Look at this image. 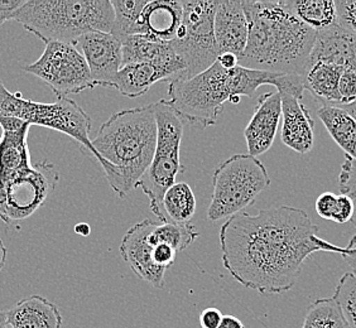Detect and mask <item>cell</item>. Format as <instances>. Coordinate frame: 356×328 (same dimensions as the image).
<instances>
[{
    "instance_id": "cell-32",
    "label": "cell",
    "mask_w": 356,
    "mask_h": 328,
    "mask_svg": "<svg viewBox=\"0 0 356 328\" xmlns=\"http://www.w3.org/2000/svg\"><path fill=\"white\" fill-rule=\"evenodd\" d=\"M336 8L339 24L356 35V0H337Z\"/></svg>"
},
{
    "instance_id": "cell-1",
    "label": "cell",
    "mask_w": 356,
    "mask_h": 328,
    "mask_svg": "<svg viewBox=\"0 0 356 328\" xmlns=\"http://www.w3.org/2000/svg\"><path fill=\"white\" fill-rule=\"evenodd\" d=\"M317 233L318 226L301 208L280 206L257 215L240 212L221 226L222 264L243 287L261 294L284 293L295 286L309 255L345 253V247Z\"/></svg>"
},
{
    "instance_id": "cell-45",
    "label": "cell",
    "mask_w": 356,
    "mask_h": 328,
    "mask_svg": "<svg viewBox=\"0 0 356 328\" xmlns=\"http://www.w3.org/2000/svg\"><path fill=\"white\" fill-rule=\"evenodd\" d=\"M354 201H355V212H354V216H353V220H351V222H353V224H354V225L356 226V199H354Z\"/></svg>"
},
{
    "instance_id": "cell-36",
    "label": "cell",
    "mask_w": 356,
    "mask_h": 328,
    "mask_svg": "<svg viewBox=\"0 0 356 328\" xmlns=\"http://www.w3.org/2000/svg\"><path fill=\"white\" fill-rule=\"evenodd\" d=\"M222 313L218 308H206L199 317L200 326L202 328H219Z\"/></svg>"
},
{
    "instance_id": "cell-20",
    "label": "cell",
    "mask_w": 356,
    "mask_h": 328,
    "mask_svg": "<svg viewBox=\"0 0 356 328\" xmlns=\"http://www.w3.org/2000/svg\"><path fill=\"white\" fill-rule=\"evenodd\" d=\"M182 1L148 0L140 14V35L171 43L182 23Z\"/></svg>"
},
{
    "instance_id": "cell-18",
    "label": "cell",
    "mask_w": 356,
    "mask_h": 328,
    "mask_svg": "<svg viewBox=\"0 0 356 328\" xmlns=\"http://www.w3.org/2000/svg\"><path fill=\"white\" fill-rule=\"evenodd\" d=\"M282 99V142L289 149L307 154L315 143V122L301 97L283 92Z\"/></svg>"
},
{
    "instance_id": "cell-43",
    "label": "cell",
    "mask_w": 356,
    "mask_h": 328,
    "mask_svg": "<svg viewBox=\"0 0 356 328\" xmlns=\"http://www.w3.org/2000/svg\"><path fill=\"white\" fill-rule=\"evenodd\" d=\"M339 108L345 110V111L349 114L350 117H353L356 122V101L348 104V105H341V106H339Z\"/></svg>"
},
{
    "instance_id": "cell-24",
    "label": "cell",
    "mask_w": 356,
    "mask_h": 328,
    "mask_svg": "<svg viewBox=\"0 0 356 328\" xmlns=\"http://www.w3.org/2000/svg\"><path fill=\"white\" fill-rule=\"evenodd\" d=\"M291 12L316 32L339 23V14L334 0H286Z\"/></svg>"
},
{
    "instance_id": "cell-6",
    "label": "cell",
    "mask_w": 356,
    "mask_h": 328,
    "mask_svg": "<svg viewBox=\"0 0 356 328\" xmlns=\"http://www.w3.org/2000/svg\"><path fill=\"white\" fill-rule=\"evenodd\" d=\"M270 186L267 168L250 154H235L220 164L213 176V195L207 220L230 219L254 205L257 197Z\"/></svg>"
},
{
    "instance_id": "cell-17",
    "label": "cell",
    "mask_w": 356,
    "mask_h": 328,
    "mask_svg": "<svg viewBox=\"0 0 356 328\" xmlns=\"http://www.w3.org/2000/svg\"><path fill=\"white\" fill-rule=\"evenodd\" d=\"M213 33L218 55L233 54L238 58L243 56L249 38V24L241 1L218 3Z\"/></svg>"
},
{
    "instance_id": "cell-7",
    "label": "cell",
    "mask_w": 356,
    "mask_h": 328,
    "mask_svg": "<svg viewBox=\"0 0 356 328\" xmlns=\"http://www.w3.org/2000/svg\"><path fill=\"white\" fill-rule=\"evenodd\" d=\"M157 120V144L152 163L139 179V187L149 199L152 212L158 221L165 224L167 220L162 208V201L167 190L177 181L178 173L185 168L181 167L179 154L184 137V125L167 100L154 104Z\"/></svg>"
},
{
    "instance_id": "cell-8",
    "label": "cell",
    "mask_w": 356,
    "mask_h": 328,
    "mask_svg": "<svg viewBox=\"0 0 356 328\" xmlns=\"http://www.w3.org/2000/svg\"><path fill=\"white\" fill-rule=\"evenodd\" d=\"M17 117L24 123L63 133L75 139L85 151L92 156L90 131L91 117L79 104L69 97H57L55 103L44 104L28 100L21 92H12L0 80V119Z\"/></svg>"
},
{
    "instance_id": "cell-25",
    "label": "cell",
    "mask_w": 356,
    "mask_h": 328,
    "mask_svg": "<svg viewBox=\"0 0 356 328\" xmlns=\"http://www.w3.org/2000/svg\"><path fill=\"white\" fill-rule=\"evenodd\" d=\"M162 208L167 222L188 225L196 212V197L190 185L176 182L163 196Z\"/></svg>"
},
{
    "instance_id": "cell-3",
    "label": "cell",
    "mask_w": 356,
    "mask_h": 328,
    "mask_svg": "<svg viewBox=\"0 0 356 328\" xmlns=\"http://www.w3.org/2000/svg\"><path fill=\"white\" fill-rule=\"evenodd\" d=\"M241 4L247 14L249 38L240 66L303 75L317 32L291 12L286 0H245Z\"/></svg>"
},
{
    "instance_id": "cell-34",
    "label": "cell",
    "mask_w": 356,
    "mask_h": 328,
    "mask_svg": "<svg viewBox=\"0 0 356 328\" xmlns=\"http://www.w3.org/2000/svg\"><path fill=\"white\" fill-rule=\"evenodd\" d=\"M178 252L167 244H157L153 249L152 258L157 267L162 269L171 268L177 259Z\"/></svg>"
},
{
    "instance_id": "cell-15",
    "label": "cell",
    "mask_w": 356,
    "mask_h": 328,
    "mask_svg": "<svg viewBox=\"0 0 356 328\" xmlns=\"http://www.w3.org/2000/svg\"><path fill=\"white\" fill-rule=\"evenodd\" d=\"M281 117V94L275 90L259 96L253 117L244 130L248 154L259 157L272 148Z\"/></svg>"
},
{
    "instance_id": "cell-42",
    "label": "cell",
    "mask_w": 356,
    "mask_h": 328,
    "mask_svg": "<svg viewBox=\"0 0 356 328\" xmlns=\"http://www.w3.org/2000/svg\"><path fill=\"white\" fill-rule=\"evenodd\" d=\"M7 247L4 245L3 240L0 239V272L3 270V268L6 265V261H7Z\"/></svg>"
},
{
    "instance_id": "cell-10",
    "label": "cell",
    "mask_w": 356,
    "mask_h": 328,
    "mask_svg": "<svg viewBox=\"0 0 356 328\" xmlns=\"http://www.w3.org/2000/svg\"><path fill=\"white\" fill-rule=\"evenodd\" d=\"M23 71L41 79L57 97H67L70 94L95 88L81 51L69 43H44L41 57L24 66Z\"/></svg>"
},
{
    "instance_id": "cell-23",
    "label": "cell",
    "mask_w": 356,
    "mask_h": 328,
    "mask_svg": "<svg viewBox=\"0 0 356 328\" xmlns=\"http://www.w3.org/2000/svg\"><path fill=\"white\" fill-rule=\"evenodd\" d=\"M325 128L345 156L356 161V122L345 110L332 105H321L317 110Z\"/></svg>"
},
{
    "instance_id": "cell-28",
    "label": "cell",
    "mask_w": 356,
    "mask_h": 328,
    "mask_svg": "<svg viewBox=\"0 0 356 328\" xmlns=\"http://www.w3.org/2000/svg\"><path fill=\"white\" fill-rule=\"evenodd\" d=\"M199 230L193 225H177L172 222H156L149 233V243L152 245L167 244L172 246L178 253L191 246L199 238Z\"/></svg>"
},
{
    "instance_id": "cell-33",
    "label": "cell",
    "mask_w": 356,
    "mask_h": 328,
    "mask_svg": "<svg viewBox=\"0 0 356 328\" xmlns=\"http://www.w3.org/2000/svg\"><path fill=\"white\" fill-rule=\"evenodd\" d=\"M355 212V201L348 195H337V206L332 220L336 224H346L353 220Z\"/></svg>"
},
{
    "instance_id": "cell-41",
    "label": "cell",
    "mask_w": 356,
    "mask_h": 328,
    "mask_svg": "<svg viewBox=\"0 0 356 328\" xmlns=\"http://www.w3.org/2000/svg\"><path fill=\"white\" fill-rule=\"evenodd\" d=\"M75 233L81 236H89L91 233V227L86 222H80L75 226Z\"/></svg>"
},
{
    "instance_id": "cell-14",
    "label": "cell",
    "mask_w": 356,
    "mask_h": 328,
    "mask_svg": "<svg viewBox=\"0 0 356 328\" xmlns=\"http://www.w3.org/2000/svg\"><path fill=\"white\" fill-rule=\"evenodd\" d=\"M156 221L149 219L138 222L124 235L120 254L134 274L152 287L161 289L165 286V269L157 267L152 254L154 246L149 243V233Z\"/></svg>"
},
{
    "instance_id": "cell-2",
    "label": "cell",
    "mask_w": 356,
    "mask_h": 328,
    "mask_svg": "<svg viewBox=\"0 0 356 328\" xmlns=\"http://www.w3.org/2000/svg\"><path fill=\"white\" fill-rule=\"evenodd\" d=\"M263 85H272L280 94L303 97L302 76L257 71L240 65L225 69L216 61L192 79L170 82L168 104L184 123L206 129L216 124L225 103L239 104L241 96L253 97Z\"/></svg>"
},
{
    "instance_id": "cell-27",
    "label": "cell",
    "mask_w": 356,
    "mask_h": 328,
    "mask_svg": "<svg viewBox=\"0 0 356 328\" xmlns=\"http://www.w3.org/2000/svg\"><path fill=\"white\" fill-rule=\"evenodd\" d=\"M148 0H111L114 26L111 35L119 40L140 35V14Z\"/></svg>"
},
{
    "instance_id": "cell-39",
    "label": "cell",
    "mask_w": 356,
    "mask_h": 328,
    "mask_svg": "<svg viewBox=\"0 0 356 328\" xmlns=\"http://www.w3.org/2000/svg\"><path fill=\"white\" fill-rule=\"evenodd\" d=\"M220 66L222 69H233L239 66V58L233 54H222V55L218 56V60Z\"/></svg>"
},
{
    "instance_id": "cell-40",
    "label": "cell",
    "mask_w": 356,
    "mask_h": 328,
    "mask_svg": "<svg viewBox=\"0 0 356 328\" xmlns=\"http://www.w3.org/2000/svg\"><path fill=\"white\" fill-rule=\"evenodd\" d=\"M219 328H244V323L235 315H222Z\"/></svg>"
},
{
    "instance_id": "cell-22",
    "label": "cell",
    "mask_w": 356,
    "mask_h": 328,
    "mask_svg": "<svg viewBox=\"0 0 356 328\" xmlns=\"http://www.w3.org/2000/svg\"><path fill=\"white\" fill-rule=\"evenodd\" d=\"M343 69L331 62L309 60L302 75L305 90H309L316 101L322 105H340L339 82Z\"/></svg>"
},
{
    "instance_id": "cell-12",
    "label": "cell",
    "mask_w": 356,
    "mask_h": 328,
    "mask_svg": "<svg viewBox=\"0 0 356 328\" xmlns=\"http://www.w3.org/2000/svg\"><path fill=\"white\" fill-rule=\"evenodd\" d=\"M185 75V62L173 54L159 61L125 65L118 72L111 88L129 99H137L157 82L184 80Z\"/></svg>"
},
{
    "instance_id": "cell-9",
    "label": "cell",
    "mask_w": 356,
    "mask_h": 328,
    "mask_svg": "<svg viewBox=\"0 0 356 328\" xmlns=\"http://www.w3.org/2000/svg\"><path fill=\"white\" fill-rule=\"evenodd\" d=\"M218 3L204 0L182 1V23L171 44L175 54L185 62L184 80L202 74L218 60L219 55L213 33Z\"/></svg>"
},
{
    "instance_id": "cell-16",
    "label": "cell",
    "mask_w": 356,
    "mask_h": 328,
    "mask_svg": "<svg viewBox=\"0 0 356 328\" xmlns=\"http://www.w3.org/2000/svg\"><path fill=\"white\" fill-rule=\"evenodd\" d=\"M0 186L14 174L31 168L33 164L28 149V133L31 125L17 117L0 119Z\"/></svg>"
},
{
    "instance_id": "cell-37",
    "label": "cell",
    "mask_w": 356,
    "mask_h": 328,
    "mask_svg": "<svg viewBox=\"0 0 356 328\" xmlns=\"http://www.w3.org/2000/svg\"><path fill=\"white\" fill-rule=\"evenodd\" d=\"M27 0H0V22L13 21L14 14Z\"/></svg>"
},
{
    "instance_id": "cell-30",
    "label": "cell",
    "mask_w": 356,
    "mask_h": 328,
    "mask_svg": "<svg viewBox=\"0 0 356 328\" xmlns=\"http://www.w3.org/2000/svg\"><path fill=\"white\" fill-rule=\"evenodd\" d=\"M343 311V317L350 328H356V275L343 274L332 297Z\"/></svg>"
},
{
    "instance_id": "cell-29",
    "label": "cell",
    "mask_w": 356,
    "mask_h": 328,
    "mask_svg": "<svg viewBox=\"0 0 356 328\" xmlns=\"http://www.w3.org/2000/svg\"><path fill=\"white\" fill-rule=\"evenodd\" d=\"M302 328H350L339 303L331 298L314 302L305 317Z\"/></svg>"
},
{
    "instance_id": "cell-31",
    "label": "cell",
    "mask_w": 356,
    "mask_h": 328,
    "mask_svg": "<svg viewBox=\"0 0 356 328\" xmlns=\"http://www.w3.org/2000/svg\"><path fill=\"white\" fill-rule=\"evenodd\" d=\"M339 188L343 195L356 199V161L345 156L339 174Z\"/></svg>"
},
{
    "instance_id": "cell-38",
    "label": "cell",
    "mask_w": 356,
    "mask_h": 328,
    "mask_svg": "<svg viewBox=\"0 0 356 328\" xmlns=\"http://www.w3.org/2000/svg\"><path fill=\"white\" fill-rule=\"evenodd\" d=\"M343 259L346 260V263L351 268V273L356 275V235H354L350 240L349 245L345 247V253L343 254Z\"/></svg>"
},
{
    "instance_id": "cell-44",
    "label": "cell",
    "mask_w": 356,
    "mask_h": 328,
    "mask_svg": "<svg viewBox=\"0 0 356 328\" xmlns=\"http://www.w3.org/2000/svg\"><path fill=\"white\" fill-rule=\"evenodd\" d=\"M8 315L6 311H0V328H8Z\"/></svg>"
},
{
    "instance_id": "cell-46",
    "label": "cell",
    "mask_w": 356,
    "mask_h": 328,
    "mask_svg": "<svg viewBox=\"0 0 356 328\" xmlns=\"http://www.w3.org/2000/svg\"><path fill=\"white\" fill-rule=\"evenodd\" d=\"M1 24H3V23H1V22H0V26H1Z\"/></svg>"
},
{
    "instance_id": "cell-5",
    "label": "cell",
    "mask_w": 356,
    "mask_h": 328,
    "mask_svg": "<svg viewBox=\"0 0 356 328\" xmlns=\"http://www.w3.org/2000/svg\"><path fill=\"white\" fill-rule=\"evenodd\" d=\"M13 21L44 43L62 42L77 47L86 33H111L114 9L111 0H27Z\"/></svg>"
},
{
    "instance_id": "cell-4",
    "label": "cell",
    "mask_w": 356,
    "mask_h": 328,
    "mask_svg": "<svg viewBox=\"0 0 356 328\" xmlns=\"http://www.w3.org/2000/svg\"><path fill=\"white\" fill-rule=\"evenodd\" d=\"M94 157L102 164L111 190L120 199L137 187L151 165L157 144L154 104L122 110L100 126L92 140Z\"/></svg>"
},
{
    "instance_id": "cell-11",
    "label": "cell",
    "mask_w": 356,
    "mask_h": 328,
    "mask_svg": "<svg viewBox=\"0 0 356 328\" xmlns=\"http://www.w3.org/2000/svg\"><path fill=\"white\" fill-rule=\"evenodd\" d=\"M60 174L55 165L38 162L0 186V219L6 224L32 216L55 191Z\"/></svg>"
},
{
    "instance_id": "cell-19",
    "label": "cell",
    "mask_w": 356,
    "mask_h": 328,
    "mask_svg": "<svg viewBox=\"0 0 356 328\" xmlns=\"http://www.w3.org/2000/svg\"><path fill=\"white\" fill-rule=\"evenodd\" d=\"M309 60L331 62L343 72H356V35L339 23L317 32Z\"/></svg>"
},
{
    "instance_id": "cell-13",
    "label": "cell",
    "mask_w": 356,
    "mask_h": 328,
    "mask_svg": "<svg viewBox=\"0 0 356 328\" xmlns=\"http://www.w3.org/2000/svg\"><path fill=\"white\" fill-rule=\"evenodd\" d=\"M77 48L81 49L96 86L111 88L118 72L123 67V44L111 33L90 32L83 35Z\"/></svg>"
},
{
    "instance_id": "cell-26",
    "label": "cell",
    "mask_w": 356,
    "mask_h": 328,
    "mask_svg": "<svg viewBox=\"0 0 356 328\" xmlns=\"http://www.w3.org/2000/svg\"><path fill=\"white\" fill-rule=\"evenodd\" d=\"M123 66L131 63L159 61L175 54L171 43L148 35H131L122 40Z\"/></svg>"
},
{
    "instance_id": "cell-35",
    "label": "cell",
    "mask_w": 356,
    "mask_h": 328,
    "mask_svg": "<svg viewBox=\"0 0 356 328\" xmlns=\"http://www.w3.org/2000/svg\"><path fill=\"white\" fill-rule=\"evenodd\" d=\"M337 206V195L332 192H325L316 199V212L323 220H332Z\"/></svg>"
},
{
    "instance_id": "cell-21",
    "label": "cell",
    "mask_w": 356,
    "mask_h": 328,
    "mask_svg": "<svg viewBox=\"0 0 356 328\" xmlns=\"http://www.w3.org/2000/svg\"><path fill=\"white\" fill-rule=\"evenodd\" d=\"M8 325L12 328H61V312L55 303L33 294L23 298L7 311Z\"/></svg>"
}]
</instances>
